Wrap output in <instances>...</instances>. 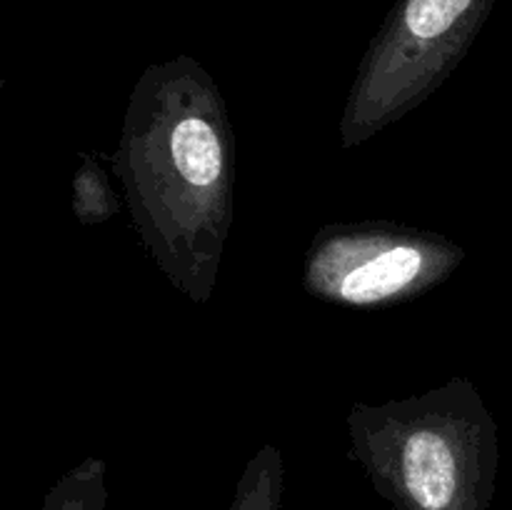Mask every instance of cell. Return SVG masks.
I'll use <instances>...</instances> for the list:
<instances>
[{
    "instance_id": "1",
    "label": "cell",
    "mask_w": 512,
    "mask_h": 510,
    "mask_svg": "<svg viewBox=\"0 0 512 510\" xmlns=\"http://www.w3.org/2000/svg\"><path fill=\"white\" fill-rule=\"evenodd\" d=\"M110 163L160 273L195 305L208 303L235 195V133L213 75L190 55L148 65L130 90Z\"/></svg>"
},
{
    "instance_id": "2",
    "label": "cell",
    "mask_w": 512,
    "mask_h": 510,
    "mask_svg": "<svg viewBox=\"0 0 512 510\" xmlns=\"http://www.w3.org/2000/svg\"><path fill=\"white\" fill-rule=\"evenodd\" d=\"M350 460L395 510H493L500 428L478 385L448 383L348 413Z\"/></svg>"
},
{
    "instance_id": "3",
    "label": "cell",
    "mask_w": 512,
    "mask_h": 510,
    "mask_svg": "<svg viewBox=\"0 0 512 510\" xmlns=\"http://www.w3.org/2000/svg\"><path fill=\"white\" fill-rule=\"evenodd\" d=\"M495 0H395L358 65L338 135L368 143L425 103L455 73Z\"/></svg>"
},
{
    "instance_id": "4",
    "label": "cell",
    "mask_w": 512,
    "mask_h": 510,
    "mask_svg": "<svg viewBox=\"0 0 512 510\" xmlns=\"http://www.w3.org/2000/svg\"><path fill=\"white\" fill-rule=\"evenodd\" d=\"M465 263V248L435 230L393 220L330 223L310 240L303 288L343 308H390L438 288Z\"/></svg>"
},
{
    "instance_id": "5",
    "label": "cell",
    "mask_w": 512,
    "mask_h": 510,
    "mask_svg": "<svg viewBox=\"0 0 512 510\" xmlns=\"http://www.w3.org/2000/svg\"><path fill=\"white\" fill-rule=\"evenodd\" d=\"M285 460L278 445L265 443L245 463L228 510H283Z\"/></svg>"
},
{
    "instance_id": "6",
    "label": "cell",
    "mask_w": 512,
    "mask_h": 510,
    "mask_svg": "<svg viewBox=\"0 0 512 510\" xmlns=\"http://www.w3.org/2000/svg\"><path fill=\"white\" fill-rule=\"evenodd\" d=\"M108 465L98 455L80 460L60 475L45 493L40 510H105L108 503Z\"/></svg>"
},
{
    "instance_id": "7",
    "label": "cell",
    "mask_w": 512,
    "mask_h": 510,
    "mask_svg": "<svg viewBox=\"0 0 512 510\" xmlns=\"http://www.w3.org/2000/svg\"><path fill=\"white\" fill-rule=\"evenodd\" d=\"M118 213L120 198L110 185L108 170L93 153H83L73 175V215L83 225H100Z\"/></svg>"
}]
</instances>
